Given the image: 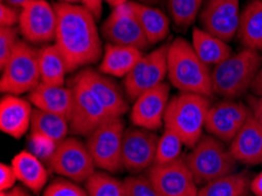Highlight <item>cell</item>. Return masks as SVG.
Returning <instances> with one entry per match:
<instances>
[{"label":"cell","mask_w":262,"mask_h":196,"mask_svg":"<svg viewBox=\"0 0 262 196\" xmlns=\"http://www.w3.org/2000/svg\"><path fill=\"white\" fill-rule=\"evenodd\" d=\"M17 181L18 177L13 166L2 163L0 165V190L5 191L12 189L15 187Z\"/></svg>","instance_id":"obj_38"},{"label":"cell","mask_w":262,"mask_h":196,"mask_svg":"<svg viewBox=\"0 0 262 196\" xmlns=\"http://www.w3.org/2000/svg\"><path fill=\"white\" fill-rule=\"evenodd\" d=\"M32 110L30 100L6 94L0 100V129L14 139H20L31 129Z\"/></svg>","instance_id":"obj_19"},{"label":"cell","mask_w":262,"mask_h":196,"mask_svg":"<svg viewBox=\"0 0 262 196\" xmlns=\"http://www.w3.org/2000/svg\"><path fill=\"white\" fill-rule=\"evenodd\" d=\"M39 69L41 82L53 86H63L69 70L61 52L55 43L46 45L39 50Z\"/></svg>","instance_id":"obj_28"},{"label":"cell","mask_w":262,"mask_h":196,"mask_svg":"<svg viewBox=\"0 0 262 196\" xmlns=\"http://www.w3.org/2000/svg\"><path fill=\"white\" fill-rule=\"evenodd\" d=\"M2 93L19 95L33 91L41 82L39 51L26 40H20L5 67L2 70Z\"/></svg>","instance_id":"obj_6"},{"label":"cell","mask_w":262,"mask_h":196,"mask_svg":"<svg viewBox=\"0 0 262 196\" xmlns=\"http://www.w3.org/2000/svg\"><path fill=\"white\" fill-rule=\"evenodd\" d=\"M149 45L165 40L169 33V19L164 12L145 4L129 2Z\"/></svg>","instance_id":"obj_25"},{"label":"cell","mask_w":262,"mask_h":196,"mask_svg":"<svg viewBox=\"0 0 262 196\" xmlns=\"http://www.w3.org/2000/svg\"><path fill=\"white\" fill-rule=\"evenodd\" d=\"M251 91L255 94V97L262 98V69L259 71V73L256 74L255 79H254Z\"/></svg>","instance_id":"obj_41"},{"label":"cell","mask_w":262,"mask_h":196,"mask_svg":"<svg viewBox=\"0 0 262 196\" xmlns=\"http://www.w3.org/2000/svg\"><path fill=\"white\" fill-rule=\"evenodd\" d=\"M80 2L81 0H59V3H65V4H77Z\"/></svg>","instance_id":"obj_46"},{"label":"cell","mask_w":262,"mask_h":196,"mask_svg":"<svg viewBox=\"0 0 262 196\" xmlns=\"http://www.w3.org/2000/svg\"><path fill=\"white\" fill-rule=\"evenodd\" d=\"M57 12L46 0H31L21 9L19 30L30 43H47L55 39Z\"/></svg>","instance_id":"obj_14"},{"label":"cell","mask_w":262,"mask_h":196,"mask_svg":"<svg viewBox=\"0 0 262 196\" xmlns=\"http://www.w3.org/2000/svg\"><path fill=\"white\" fill-rule=\"evenodd\" d=\"M70 133L69 119L62 115L49 113L40 110L33 111L31 122V135L50 140L55 145L62 142Z\"/></svg>","instance_id":"obj_27"},{"label":"cell","mask_w":262,"mask_h":196,"mask_svg":"<svg viewBox=\"0 0 262 196\" xmlns=\"http://www.w3.org/2000/svg\"><path fill=\"white\" fill-rule=\"evenodd\" d=\"M251 108L234 100H224L210 106L206 118L205 129L209 135L231 143L251 115Z\"/></svg>","instance_id":"obj_15"},{"label":"cell","mask_w":262,"mask_h":196,"mask_svg":"<svg viewBox=\"0 0 262 196\" xmlns=\"http://www.w3.org/2000/svg\"><path fill=\"white\" fill-rule=\"evenodd\" d=\"M18 181L26 186L33 193H40L46 186L49 174L37 155L29 150H23L12 160Z\"/></svg>","instance_id":"obj_23"},{"label":"cell","mask_w":262,"mask_h":196,"mask_svg":"<svg viewBox=\"0 0 262 196\" xmlns=\"http://www.w3.org/2000/svg\"><path fill=\"white\" fill-rule=\"evenodd\" d=\"M251 183L246 173H233L202 186L198 196H249Z\"/></svg>","instance_id":"obj_29"},{"label":"cell","mask_w":262,"mask_h":196,"mask_svg":"<svg viewBox=\"0 0 262 196\" xmlns=\"http://www.w3.org/2000/svg\"><path fill=\"white\" fill-rule=\"evenodd\" d=\"M210 106L208 97L181 92L169 100L164 127L176 132L186 147L193 148L202 137Z\"/></svg>","instance_id":"obj_3"},{"label":"cell","mask_w":262,"mask_h":196,"mask_svg":"<svg viewBox=\"0 0 262 196\" xmlns=\"http://www.w3.org/2000/svg\"><path fill=\"white\" fill-rule=\"evenodd\" d=\"M240 17L239 0H207L200 23L202 30L228 42L237 34Z\"/></svg>","instance_id":"obj_16"},{"label":"cell","mask_w":262,"mask_h":196,"mask_svg":"<svg viewBox=\"0 0 262 196\" xmlns=\"http://www.w3.org/2000/svg\"><path fill=\"white\" fill-rule=\"evenodd\" d=\"M205 0H168V12L173 23L180 29H187L200 14Z\"/></svg>","instance_id":"obj_31"},{"label":"cell","mask_w":262,"mask_h":196,"mask_svg":"<svg viewBox=\"0 0 262 196\" xmlns=\"http://www.w3.org/2000/svg\"><path fill=\"white\" fill-rule=\"evenodd\" d=\"M122 118H112L87 137V148L94 165L107 173H118L122 166V141L125 134Z\"/></svg>","instance_id":"obj_7"},{"label":"cell","mask_w":262,"mask_h":196,"mask_svg":"<svg viewBox=\"0 0 262 196\" xmlns=\"http://www.w3.org/2000/svg\"><path fill=\"white\" fill-rule=\"evenodd\" d=\"M192 46L198 57L209 67L219 65L233 54L227 42L199 27L193 29Z\"/></svg>","instance_id":"obj_24"},{"label":"cell","mask_w":262,"mask_h":196,"mask_svg":"<svg viewBox=\"0 0 262 196\" xmlns=\"http://www.w3.org/2000/svg\"><path fill=\"white\" fill-rule=\"evenodd\" d=\"M0 196H31L27 191L21 187H14L10 190L0 191Z\"/></svg>","instance_id":"obj_43"},{"label":"cell","mask_w":262,"mask_h":196,"mask_svg":"<svg viewBox=\"0 0 262 196\" xmlns=\"http://www.w3.org/2000/svg\"><path fill=\"white\" fill-rule=\"evenodd\" d=\"M141 2H145V3H153V2H157V0H141Z\"/></svg>","instance_id":"obj_47"},{"label":"cell","mask_w":262,"mask_h":196,"mask_svg":"<svg viewBox=\"0 0 262 196\" xmlns=\"http://www.w3.org/2000/svg\"><path fill=\"white\" fill-rule=\"evenodd\" d=\"M142 57L144 52L136 47L114 45L108 42L104 49L99 70L106 75L117 78L126 77Z\"/></svg>","instance_id":"obj_22"},{"label":"cell","mask_w":262,"mask_h":196,"mask_svg":"<svg viewBox=\"0 0 262 196\" xmlns=\"http://www.w3.org/2000/svg\"><path fill=\"white\" fill-rule=\"evenodd\" d=\"M251 190L255 196H262V171L252 180Z\"/></svg>","instance_id":"obj_42"},{"label":"cell","mask_w":262,"mask_h":196,"mask_svg":"<svg viewBox=\"0 0 262 196\" xmlns=\"http://www.w3.org/2000/svg\"><path fill=\"white\" fill-rule=\"evenodd\" d=\"M169 86L162 82L142 93L130 108V121L136 127L156 132L164 126L166 108L169 102Z\"/></svg>","instance_id":"obj_17"},{"label":"cell","mask_w":262,"mask_h":196,"mask_svg":"<svg viewBox=\"0 0 262 196\" xmlns=\"http://www.w3.org/2000/svg\"><path fill=\"white\" fill-rule=\"evenodd\" d=\"M77 77L89 87L94 97L112 118H122L128 111V102L114 80L101 72L82 69Z\"/></svg>","instance_id":"obj_18"},{"label":"cell","mask_w":262,"mask_h":196,"mask_svg":"<svg viewBox=\"0 0 262 196\" xmlns=\"http://www.w3.org/2000/svg\"><path fill=\"white\" fill-rule=\"evenodd\" d=\"M169 43H164L149 53L144 54L136 67L125 77V92L129 101L134 102L142 93L165 82L167 77V57Z\"/></svg>","instance_id":"obj_10"},{"label":"cell","mask_w":262,"mask_h":196,"mask_svg":"<svg viewBox=\"0 0 262 196\" xmlns=\"http://www.w3.org/2000/svg\"><path fill=\"white\" fill-rule=\"evenodd\" d=\"M57 32L54 43L65 59L67 70L74 72L98 62L104 49L97 19L82 5L57 3Z\"/></svg>","instance_id":"obj_1"},{"label":"cell","mask_w":262,"mask_h":196,"mask_svg":"<svg viewBox=\"0 0 262 196\" xmlns=\"http://www.w3.org/2000/svg\"><path fill=\"white\" fill-rule=\"evenodd\" d=\"M21 10L2 3L0 5V27H15L20 21Z\"/></svg>","instance_id":"obj_37"},{"label":"cell","mask_w":262,"mask_h":196,"mask_svg":"<svg viewBox=\"0 0 262 196\" xmlns=\"http://www.w3.org/2000/svg\"><path fill=\"white\" fill-rule=\"evenodd\" d=\"M152 130L132 127L125 130L122 141V166L132 174H140L154 165L159 142Z\"/></svg>","instance_id":"obj_13"},{"label":"cell","mask_w":262,"mask_h":196,"mask_svg":"<svg viewBox=\"0 0 262 196\" xmlns=\"http://www.w3.org/2000/svg\"><path fill=\"white\" fill-rule=\"evenodd\" d=\"M262 69V55L246 49L232 54L212 70L213 93L226 99H235L251 90L256 74Z\"/></svg>","instance_id":"obj_4"},{"label":"cell","mask_w":262,"mask_h":196,"mask_svg":"<svg viewBox=\"0 0 262 196\" xmlns=\"http://www.w3.org/2000/svg\"><path fill=\"white\" fill-rule=\"evenodd\" d=\"M249 108H251L253 117L262 128V98L260 97H252L248 100Z\"/></svg>","instance_id":"obj_39"},{"label":"cell","mask_w":262,"mask_h":196,"mask_svg":"<svg viewBox=\"0 0 262 196\" xmlns=\"http://www.w3.org/2000/svg\"><path fill=\"white\" fill-rule=\"evenodd\" d=\"M17 27H0V69H4L19 43Z\"/></svg>","instance_id":"obj_33"},{"label":"cell","mask_w":262,"mask_h":196,"mask_svg":"<svg viewBox=\"0 0 262 196\" xmlns=\"http://www.w3.org/2000/svg\"><path fill=\"white\" fill-rule=\"evenodd\" d=\"M89 196H128L124 181L104 170L94 171L86 181Z\"/></svg>","instance_id":"obj_30"},{"label":"cell","mask_w":262,"mask_h":196,"mask_svg":"<svg viewBox=\"0 0 262 196\" xmlns=\"http://www.w3.org/2000/svg\"><path fill=\"white\" fill-rule=\"evenodd\" d=\"M29 100L37 110L70 119L73 102L71 87L53 86L40 82L33 91L30 92Z\"/></svg>","instance_id":"obj_21"},{"label":"cell","mask_w":262,"mask_h":196,"mask_svg":"<svg viewBox=\"0 0 262 196\" xmlns=\"http://www.w3.org/2000/svg\"><path fill=\"white\" fill-rule=\"evenodd\" d=\"M42 196H89V193L69 179H59L46 188Z\"/></svg>","instance_id":"obj_35"},{"label":"cell","mask_w":262,"mask_h":196,"mask_svg":"<svg viewBox=\"0 0 262 196\" xmlns=\"http://www.w3.org/2000/svg\"><path fill=\"white\" fill-rule=\"evenodd\" d=\"M237 37L246 49L262 50V0H252L241 12Z\"/></svg>","instance_id":"obj_26"},{"label":"cell","mask_w":262,"mask_h":196,"mask_svg":"<svg viewBox=\"0 0 262 196\" xmlns=\"http://www.w3.org/2000/svg\"><path fill=\"white\" fill-rule=\"evenodd\" d=\"M147 177L161 196H198V185L185 158L167 165H153Z\"/></svg>","instance_id":"obj_12"},{"label":"cell","mask_w":262,"mask_h":196,"mask_svg":"<svg viewBox=\"0 0 262 196\" xmlns=\"http://www.w3.org/2000/svg\"><path fill=\"white\" fill-rule=\"evenodd\" d=\"M124 183L128 196H161L147 175H130Z\"/></svg>","instance_id":"obj_34"},{"label":"cell","mask_w":262,"mask_h":196,"mask_svg":"<svg viewBox=\"0 0 262 196\" xmlns=\"http://www.w3.org/2000/svg\"><path fill=\"white\" fill-rule=\"evenodd\" d=\"M228 148L237 162L248 166L262 165V128L252 113Z\"/></svg>","instance_id":"obj_20"},{"label":"cell","mask_w":262,"mask_h":196,"mask_svg":"<svg viewBox=\"0 0 262 196\" xmlns=\"http://www.w3.org/2000/svg\"><path fill=\"white\" fill-rule=\"evenodd\" d=\"M167 77L180 92L205 97L213 94L212 70L198 57L192 43L184 38H177L169 43Z\"/></svg>","instance_id":"obj_2"},{"label":"cell","mask_w":262,"mask_h":196,"mask_svg":"<svg viewBox=\"0 0 262 196\" xmlns=\"http://www.w3.org/2000/svg\"><path fill=\"white\" fill-rule=\"evenodd\" d=\"M105 2H106L107 4H108L110 6H112L113 9H114V7L121 6V5H124V4L129 3L128 0H105Z\"/></svg>","instance_id":"obj_45"},{"label":"cell","mask_w":262,"mask_h":196,"mask_svg":"<svg viewBox=\"0 0 262 196\" xmlns=\"http://www.w3.org/2000/svg\"><path fill=\"white\" fill-rule=\"evenodd\" d=\"M70 87L73 93L72 111L69 119L70 132L74 135L89 137L112 117L77 75L72 79Z\"/></svg>","instance_id":"obj_8"},{"label":"cell","mask_w":262,"mask_h":196,"mask_svg":"<svg viewBox=\"0 0 262 196\" xmlns=\"http://www.w3.org/2000/svg\"><path fill=\"white\" fill-rule=\"evenodd\" d=\"M185 160L198 186L235 173L237 168L229 148L213 135H202Z\"/></svg>","instance_id":"obj_5"},{"label":"cell","mask_w":262,"mask_h":196,"mask_svg":"<svg viewBox=\"0 0 262 196\" xmlns=\"http://www.w3.org/2000/svg\"><path fill=\"white\" fill-rule=\"evenodd\" d=\"M181 138L169 128L165 127L164 133L159 138L157 155L154 165H167L181 158L182 147H184Z\"/></svg>","instance_id":"obj_32"},{"label":"cell","mask_w":262,"mask_h":196,"mask_svg":"<svg viewBox=\"0 0 262 196\" xmlns=\"http://www.w3.org/2000/svg\"><path fill=\"white\" fill-rule=\"evenodd\" d=\"M31 146L33 147V154L37 155L38 158H46L47 161H49L58 145H55L54 142L47 139L31 135Z\"/></svg>","instance_id":"obj_36"},{"label":"cell","mask_w":262,"mask_h":196,"mask_svg":"<svg viewBox=\"0 0 262 196\" xmlns=\"http://www.w3.org/2000/svg\"><path fill=\"white\" fill-rule=\"evenodd\" d=\"M101 33L107 41L114 45L136 47L141 51L149 46L129 3L114 7L102 24Z\"/></svg>","instance_id":"obj_11"},{"label":"cell","mask_w":262,"mask_h":196,"mask_svg":"<svg viewBox=\"0 0 262 196\" xmlns=\"http://www.w3.org/2000/svg\"><path fill=\"white\" fill-rule=\"evenodd\" d=\"M5 2L7 5L13 6V7H15V9L21 10L24 6L27 5V4L31 2V0H5Z\"/></svg>","instance_id":"obj_44"},{"label":"cell","mask_w":262,"mask_h":196,"mask_svg":"<svg viewBox=\"0 0 262 196\" xmlns=\"http://www.w3.org/2000/svg\"><path fill=\"white\" fill-rule=\"evenodd\" d=\"M82 6L86 7L91 13L94 15L95 19H99L102 13V3L104 0H81Z\"/></svg>","instance_id":"obj_40"},{"label":"cell","mask_w":262,"mask_h":196,"mask_svg":"<svg viewBox=\"0 0 262 196\" xmlns=\"http://www.w3.org/2000/svg\"><path fill=\"white\" fill-rule=\"evenodd\" d=\"M47 162L53 173L77 183L86 182L97 168L87 145L77 138H66L59 143Z\"/></svg>","instance_id":"obj_9"}]
</instances>
